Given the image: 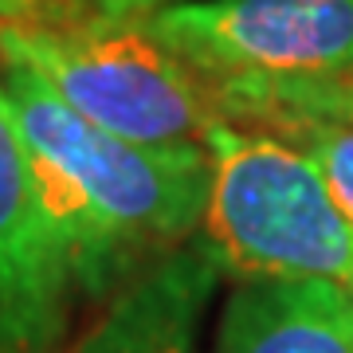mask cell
Listing matches in <instances>:
<instances>
[{
    "mask_svg": "<svg viewBox=\"0 0 353 353\" xmlns=\"http://www.w3.org/2000/svg\"><path fill=\"white\" fill-rule=\"evenodd\" d=\"M36 192L83 299H110L196 236L208 204V145H138L79 118L39 75L0 59Z\"/></svg>",
    "mask_w": 353,
    "mask_h": 353,
    "instance_id": "1",
    "label": "cell"
},
{
    "mask_svg": "<svg viewBox=\"0 0 353 353\" xmlns=\"http://www.w3.org/2000/svg\"><path fill=\"white\" fill-rule=\"evenodd\" d=\"M87 4V0H83ZM0 59L24 63L94 126L138 145H208L212 87L150 28L145 12H43L0 24Z\"/></svg>",
    "mask_w": 353,
    "mask_h": 353,
    "instance_id": "2",
    "label": "cell"
},
{
    "mask_svg": "<svg viewBox=\"0 0 353 353\" xmlns=\"http://www.w3.org/2000/svg\"><path fill=\"white\" fill-rule=\"evenodd\" d=\"M201 236L240 279H326L353 294V220L299 145L216 122Z\"/></svg>",
    "mask_w": 353,
    "mask_h": 353,
    "instance_id": "3",
    "label": "cell"
},
{
    "mask_svg": "<svg viewBox=\"0 0 353 353\" xmlns=\"http://www.w3.org/2000/svg\"><path fill=\"white\" fill-rule=\"evenodd\" d=\"M145 20L208 87L353 75V0H181Z\"/></svg>",
    "mask_w": 353,
    "mask_h": 353,
    "instance_id": "4",
    "label": "cell"
},
{
    "mask_svg": "<svg viewBox=\"0 0 353 353\" xmlns=\"http://www.w3.org/2000/svg\"><path fill=\"white\" fill-rule=\"evenodd\" d=\"M71 303V271L43 216L32 153L0 83V353H55Z\"/></svg>",
    "mask_w": 353,
    "mask_h": 353,
    "instance_id": "5",
    "label": "cell"
},
{
    "mask_svg": "<svg viewBox=\"0 0 353 353\" xmlns=\"http://www.w3.org/2000/svg\"><path fill=\"white\" fill-rule=\"evenodd\" d=\"M220 275L208 240L192 236L110 294L71 353H201L204 310Z\"/></svg>",
    "mask_w": 353,
    "mask_h": 353,
    "instance_id": "6",
    "label": "cell"
},
{
    "mask_svg": "<svg viewBox=\"0 0 353 353\" xmlns=\"http://www.w3.org/2000/svg\"><path fill=\"white\" fill-rule=\"evenodd\" d=\"M216 353H353V294L326 279H243Z\"/></svg>",
    "mask_w": 353,
    "mask_h": 353,
    "instance_id": "7",
    "label": "cell"
},
{
    "mask_svg": "<svg viewBox=\"0 0 353 353\" xmlns=\"http://www.w3.org/2000/svg\"><path fill=\"white\" fill-rule=\"evenodd\" d=\"M212 99L220 106V118L232 126H259L275 114H318L353 122V75L212 87Z\"/></svg>",
    "mask_w": 353,
    "mask_h": 353,
    "instance_id": "8",
    "label": "cell"
},
{
    "mask_svg": "<svg viewBox=\"0 0 353 353\" xmlns=\"http://www.w3.org/2000/svg\"><path fill=\"white\" fill-rule=\"evenodd\" d=\"M255 130H271L283 141L299 145L322 173L338 208L353 220V122L318 114H275Z\"/></svg>",
    "mask_w": 353,
    "mask_h": 353,
    "instance_id": "9",
    "label": "cell"
},
{
    "mask_svg": "<svg viewBox=\"0 0 353 353\" xmlns=\"http://www.w3.org/2000/svg\"><path fill=\"white\" fill-rule=\"evenodd\" d=\"M94 8H110V12H153L165 4H181V0H87Z\"/></svg>",
    "mask_w": 353,
    "mask_h": 353,
    "instance_id": "10",
    "label": "cell"
},
{
    "mask_svg": "<svg viewBox=\"0 0 353 353\" xmlns=\"http://www.w3.org/2000/svg\"><path fill=\"white\" fill-rule=\"evenodd\" d=\"M39 8H43L39 0H0V20H28Z\"/></svg>",
    "mask_w": 353,
    "mask_h": 353,
    "instance_id": "11",
    "label": "cell"
}]
</instances>
